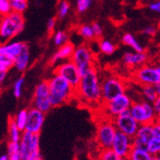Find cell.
Listing matches in <instances>:
<instances>
[{
  "label": "cell",
  "instance_id": "obj_4",
  "mask_svg": "<svg viewBox=\"0 0 160 160\" xmlns=\"http://www.w3.org/2000/svg\"><path fill=\"white\" fill-rule=\"evenodd\" d=\"M117 129L113 121L105 117L96 125L95 141L100 149L111 148L117 134Z\"/></svg>",
  "mask_w": 160,
  "mask_h": 160
},
{
  "label": "cell",
  "instance_id": "obj_7",
  "mask_svg": "<svg viewBox=\"0 0 160 160\" xmlns=\"http://www.w3.org/2000/svg\"><path fill=\"white\" fill-rule=\"evenodd\" d=\"M71 60L78 67L82 77L94 68V56L90 48L85 44L76 47Z\"/></svg>",
  "mask_w": 160,
  "mask_h": 160
},
{
  "label": "cell",
  "instance_id": "obj_46",
  "mask_svg": "<svg viewBox=\"0 0 160 160\" xmlns=\"http://www.w3.org/2000/svg\"><path fill=\"white\" fill-rule=\"evenodd\" d=\"M155 124L157 126L160 128V115H157V118H156V121H155Z\"/></svg>",
  "mask_w": 160,
  "mask_h": 160
},
{
  "label": "cell",
  "instance_id": "obj_12",
  "mask_svg": "<svg viewBox=\"0 0 160 160\" xmlns=\"http://www.w3.org/2000/svg\"><path fill=\"white\" fill-rule=\"evenodd\" d=\"M134 80L142 86H156L160 82V77L157 73L156 67L150 65H142L137 68L133 74Z\"/></svg>",
  "mask_w": 160,
  "mask_h": 160
},
{
  "label": "cell",
  "instance_id": "obj_48",
  "mask_svg": "<svg viewBox=\"0 0 160 160\" xmlns=\"http://www.w3.org/2000/svg\"><path fill=\"white\" fill-rule=\"evenodd\" d=\"M152 160H160V155L153 156V159H152Z\"/></svg>",
  "mask_w": 160,
  "mask_h": 160
},
{
  "label": "cell",
  "instance_id": "obj_13",
  "mask_svg": "<svg viewBox=\"0 0 160 160\" xmlns=\"http://www.w3.org/2000/svg\"><path fill=\"white\" fill-rule=\"evenodd\" d=\"M20 156L22 160H28L32 152L39 150V135L23 132L21 141L19 142Z\"/></svg>",
  "mask_w": 160,
  "mask_h": 160
},
{
  "label": "cell",
  "instance_id": "obj_3",
  "mask_svg": "<svg viewBox=\"0 0 160 160\" xmlns=\"http://www.w3.org/2000/svg\"><path fill=\"white\" fill-rule=\"evenodd\" d=\"M25 28V19L23 14L11 12L0 18V38L9 40L23 32Z\"/></svg>",
  "mask_w": 160,
  "mask_h": 160
},
{
  "label": "cell",
  "instance_id": "obj_50",
  "mask_svg": "<svg viewBox=\"0 0 160 160\" xmlns=\"http://www.w3.org/2000/svg\"><path fill=\"white\" fill-rule=\"evenodd\" d=\"M1 90H2V87H1V82H0V92H1Z\"/></svg>",
  "mask_w": 160,
  "mask_h": 160
},
{
  "label": "cell",
  "instance_id": "obj_18",
  "mask_svg": "<svg viewBox=\"0 0 160 160\" xmlns=\"http://www.w3.org/2000/svg\"><path fill=\"white\" fill-rule=\"evenodd\" d=\"M75 49H76V47L71 42H67L66 44L62 45L61 47L58 48V50L54 53V55L50 60V64H56L60 61L71 60Z\"/></svg>",
  "mask_w": 160,
  "mask_h": 160
},
{
  "label": "cell",
  "instance_id": "obj_24",
  "mask_svg": "<svg viewBox=\"0 0 160 160\" xmlns=\"http://www.w3.org/2000/svg\"><path fill=\"white\" fill-rule=\"evenodd\" d=\"M154 130H155V136L148 143V151L150 153L156 156L160 155V128L154 124Z\"/></svg>",
  "mask_w": 160,
  "mask_h": 160
},
{
  "label": "cell",
  "instance_id": "obj_51",
  "mask_svg": "<svg viewBox=\"0 0 160 160\" xmlns=\"http://www.w3.org/2000/svg\"><path fill=\"white\" fill-rule=\"evenodd\" d=\"M0 18H1V14H0Z\"/></svg>",
  "mask_w": 160,
  "mask_h": 160
},
{
  "label": "cell",
  "instance_id": "obj_35",
  "mask_svg": "<svg viewBox=\"0 0 160 160\" xmlns=\"http://www.w3.org/2000/svg\"><path fill=\"white\" fill-rule=\"evenodd\" d=\"M12 12L10 0H0V14L1 16L7 15Z\"/></svg>",
  "mask_w": 160,
  "mask_h": 160
},
{
  "label": "cell",
  "instance_id": "obj_36",
  "mask_svg": "<svg viewBox=\"0 0 160 160\" xmlns=\"http://www.w3.org/2000/svg\"><path fill=\"white\" fill-rule=\"evenodd\" d=\"M0 62L7 68V69H11L14 67V59H11L7 56H3V55H0Z\"/></svg>",
  "mask_w": 160,
  "mask_h": 160
},
{
  "label": "cell",
  "instance_id": "obj_43",
  "mask_svg": "<svg viewBox=\"0 0 160 160\" xmlns=\"http://www.w3.org/2000/svg\"><path fill=\"white\" fill-rule=\"evenodd\" d=\"M153 107L155 109L156 114L160 115V96H158V98L153 102Z\"/></svg>",
  "mask_w": 160,
  "mask_h": 160
},
{
  "label": "cell",
  "instance_id": "obj_17",
  "mask_svg": "<svg viewBox=\"0 0 160 160\" xmlns=\"http://www.w3.org/2000/svg\"><path fill=\"white\" fill-rule=\"evenodd\" d=\"M148 61V54L145 52H126L123 56V63L130 68H138L144 65Z\"/></svg>",
  "mask_w": 160,
  "mask_h": 160
},
{
  "label": "cell",
  "instance_id": "obj_26",
  "mask_svg": "<svg viewBox=\"0 0 160 160\" xmlns=\"http://www.w3.org/2000/svg\"><path fill=\"white\" fill-rule=\"evenodd\" d=\"M97 160H127L126 158L119 156L112 148H104L100 149Z\"/></svg>",
  "mask_w": 160,
  "mask_h": 160
},
{
  "label": "cell",
  "instance_id": "obj_25",
  "mask_svg": "<svg viewBox=\"0 0 160 160\" xmlns=\"http://www.w3.org/2000/svg\"><path fill=\"white\" fill-rule=\"evenodd\" d=\"M153 155H152L148 150H142L133 148L130 152L127 160H152Z\"/></svg>",
  "mask_w": 160,
  "mask_h": 160
},
{
  "label": "cell",
  "instance_id": "obj_8",
  "mask_svg": "<svg viewBox=\"0 0 160 160\" xmlns=\"http://www.w3.org/2000/svg\"><path fill=\"white\" fill-rule=\"evenodd\" d=\"M32 107L37 108L45 114L53 108L50 102V92L47 81L40 82L34 88L32 99Z\"/></svg>",
  "mask_w": 160,
  "mask_h": 160
},
{
  "label": "cell",
  "instance_id": "obj_22",
  "mask_svg": "<svg viewBox=\"0 0 160 160\" xmlns=\"http://www.w3.org/2000/svg\"><path fill=\"white\" fill-rule=\"evenodd\" d=\"M141 94L142 97V100H145L150 103H153L159 96L155 86H142Z\"/></svg>",
  "mask_w": 160,
  "mask_h": 160
},
{
  "label": "cell",
  "instance_id": "obj_19",
  "mask_svg": "<svg viewBox=\"0 0 160 160\" xmlns=\"http://www.w3.org/2000/svg\"><path fill=\"white\" fill-rule=\"evenodd\" d=\"M154 136H155L154 124H145V125H140V128H138V133L134 138L142 142V143L147 144L148 147L149 142L154 138Z\"/></svg>",
  "mask_w": 160,
  "mask_h": 160
},
{
  "label": "cell",
  "instance_id": "obj_31",
  "mask_svg": "<svg viewBox=\"0 0 160 160\" xmlns=\"http://www.w3.org/2000/svg\"><path fill=\"white\" fill-rule=\"evenodd\" d=\"M70 3L66 0H61L57 6V16L59 19H64L68 16L69 12H70Z\"/></svg>",
  "mask_w": 160,
  "mask_h": 160
},
{
  "label": "cell",
  "instance_id": "obj_45",
  "mask_svg": "<svg viewBox=\"0 0 160 160\" xmlns=\"http://www.w3.org/2000/svg\"><path fill=\"white\" fill-rule=\"evenodd\" d=\"M0 160H9V156L8 154H3L0 156Z\"/></svg>",
  "mask_w": 160,
  "mask_h": 160
},
{
  "label": "cell",
  "instance_id": "obj_14",
  "mask_svg": "<svg viewBox=\"0 0 160 160\" xmlns=\"http://www.w3.org/2000/svg\"><path fill=\"white\" fill-rule=\"evenodd\" d=\"M45 121V113L41 112L40 110L31 107L28 109V121L26 125V132L31 134L39 135L42 130L43 124Z\"/></svg>",
  "mask_w": 160,
  "mask_h": 160
},
{
  "label": "cell",
  "instance_id": "obj_42",
  "mask_svg": "<svg viewBox=\"0 0 160 160\" xmlns=\"http://www.w3.org/2000/svg\"><path fill=\"white\" fill-rule=\"evenodd\" d=\"M28 160H42V155L40 153V150H37L32 153V155L28 158Z\"/></svg>",
  "mask_w": 160,
  "mask_h": 160
},
{
  "label": "cell",
  "instance_id": "obj_15",
  "mask_svg": "<svg viewBox=\"0 0 160 160\" xmlns=\"http://www.w3.org/2000/svg\"><path fill=\"white\" fill-rule=\"evenodd\" d=\"M111 148L119 156L127 159L130 152L133 149V138L125 135L121 132H117Z\"/></svg>",
  "mask_w": 160,
  "mask_h": 160
},
{
  "label": "cell",
  "instance_id": "obj_41",
  "mask_svg": "<svg viewBox=\"0 0 160 160\" xmlns=\"http://www.w3.org/2000/svg\"><path fill=\"white\" fill-rule=\"evenodd\" d=\"M149 9L155 13H160V0L154 1L149 4Z\"/></svg>",
  "mask_w": 160,
  "mask_h": 160
},
{
  "label": "cell",
  "instance_id": "obj_34",
  "mask_svg": "<svg viewBox=\"0 0 160 160\" xmlns=\"http://www.w3.org/2000/svg\"><path fill=\"white\" fill-rule=\"evenodd\" d=\"M92 0H77V11L79 13H85L92 6Z\"/></svg>",
  "mask_w": 160,
  "mask_h": 160
},
{
  "label": "cell",
  "instance_id": "obj_47",
  "mask_svg": "<svg viewBox=\"0 0 160 160\" xmlns=\"http://www.w3.org/2000/svg\"><path fill=\"white\" fill-rule=\"evenodd\" d=\"M155 87H156V89H157V93H158V95L160 96V82L157 83V85H156Z\"/></svg>",
  "mask_w": 160,
  "mask_h": 160
},
{
  "label": "cell",
  "instance_id": "obj_44",
  "mask_svg": "<svg viewBox=\"0 0 160 160\" xmlns=\"http://www.w3.org/2000/svg\"><path fill=\"white\" fill-rule=\"evenodd\" d=\"M8 156H9V160H22L20 153H12V154H8Z\"/></svg>",
  "mask_w": 160,
  "mask_h": 160
},
{
  "label": "cell",
  "instance_id": "obj_37",
  "mask_svg": "<svg viewBox=\"0 0 160 160\" xmlns=\"http://www.w3.org/2000/svg\"><path fill=\"white\" fill-rule=\"evenodd\" d=\"M92 30H93V32H94V36L95 38H100L102 36V33H103V29H102V27L100 26L99 23H97V22H94L92 24Z\"/></svg>",
  "mask_w": 160,
  "mask_h": 160
},
{
  "label": "cell",
  "instance_id": "obj_39",
  "mask_svg": "<svg viewBox=\"0 0 160 160\" xmlns=\"http://www.w3.org/2000/svg\"><path fill=\"white\" fill-rule=\"evenodd\" d=\"M9 71V69H7L1 62H0V82L2 83V82L6 79L7 72Z\"/></svg>",
  "mask_w": 160,
  "mask_h": 160
},
{
  "label": "cell",
  "instance_id": "obj_30",
  "mask_svg": "<svg viewBox=\"0 0 160 160\" xmlns=\"http://www.w3.org/2000/svg\"><path fill=\"white\" fill-rule=\"evenodd\" d=\"M68 38L69 37L67 32H65L64 31H58L53 34V43L58 47H61L62 45L69 42Z\"/></svg>",
  "mask_w": 160,
  "mask_h": 160
},
{
  "label": "cell",
  "instance_id": "obj_52",
  "mask_svg": "<svg viewBox=\"0 0 160 160\" xmlns=\"http://www.w3.org/2000/svg\"><path fill=\"white\" fill-rule=\"evenodd\" d=\"M159 26H160V22H159Z\"/></svg>",
  "mask_w": 160,
  "mask_h": 160
},
{
  "label": "cell",
  "instance_id": "obj_5",
  "mask_svg": "<svg viewBox=\"0 0 160 160\" xmlns=\"http://www.w3.org/2000/svg\"><path fill=\"white\" fill-rule=\"evenodd\" d=\"M130 112L140 125L155 124L157 114L153 107V103L145 100L134 101L130 108Z\"/></svg>",
  "mask_w": 160,
  "mask_h": 160
},
{
  "label": "cell",
  "instance_id": "obj_27",
  "mask_svg": "<svg viewBox=\"0 0 160 160\" xmlns=\"http://www.w3.org/2000/svg\"><path fill=\"white\" fill-rule=\"evenodd\" d=\"M13 118L18 128L22 132H25L28 121V109H21L15 116H13Z\"/></svg>",
  "mask_w": 160,
  "mask_h": 160
},
{
  "label": "cell",
  "instance_id": "obj_29",
  "mask_svg": "<svg viewBox=\"0 0 160 160\" xmlns=\"http://www.w3.org/2000/svg\"><path fill=\"white\" fill-rule=\"evenodd\" d=\"M12 12L23 14L28 8V0H10Z\"/></svg>",
  "mask_w": 160,
  "mask_h": 160
},
{
  "label": "cell",
  "instance_id": "obj_16",
  "mask_svg": "<svg viewBox=\"0 0 160 160\" xmlns=\"http://www.w3.org/2000/svg\"><path fill=\"white\" fill-rule=\"evenodd\" d=\"M28 45L22 41H11V42H4L0 44V55L7 56L15 60L18 55L22 53Z\"/></svg>",
  "mask_w": 160,
  "mask_h": 160
},
{
  "label": "cell",
  "instance_id": "obj_10",
  "mask_svg": "<svg viewBox=\"0 0 160 160\" xmlns=\"http://www.w3.org/2000/svg\"><path fill=\"white\" fill-rule=\"evenodd\" d=\"M53 74L58 75L63 79H65L76 89L79 87L82 79V75L79 71L78 67L74 64V62L72 60L64 61L62 63L58 64L54 68Z\"/></svg>",
  "mask_w": 160,
  "mask_h": 160
},
{
  "label": "cell",
  "instance_id": "obj_40",
  "mask_svg": "<svg viewBox=\"0 0 160 160\" xmlns=\"http://www.w3.org/2000/svg\"><path fill=\"white\" fill-rule=\"evenodd\" d=\"M47 30L49 32H53L54 29H55V26H56V19L55 18H50V19H48L47 21Z\"/></svg>",
  "mask_w": 160,
  "mask_h": 160
},
{
  "label": "cell",
  "instance_id": "obj_2",
  "mask_svg": "<svg viewBox=\"0 0 160 160\" xmlns=\"http://www.w3.org/2000/svg\"><path fill=\"white\" fill-rule=\"evenodd\" d=\"M50 92V102L53 108L60 107L71 102L77 96L76 88H73L65 79L54 75L47 80Z\"/></svg>",
  "mask_w": 160,
  "mask_h": 160
},
{
  "label": "cell",
  "instance_id": "obj_6",
  "mask_svg": "<svg viewBox=\"0 0 160 160\" xmlns=\"http://www.w3.org/2000/svg\"><path fill=\"white\" fill-rule=\"evenodd\" d=\"M127 86L121 78L116 76H108L101 81L102 102H108L117 96L126 93Z\"/></svg>",
  "mask_w": 160,
  "mask_h": 160
},
{
  "label": "cell",
  "instance_id": "obj_33",
  "mask_svg": "<svg viewBox=\"0 0 160 160\" xmlns=\"http://www.w3.org/2000/svg\"><path fill=\"white\" fill-rule=\"evenodd\" d=\"M24 82H25V78L24 77H20L18 80H16L15 82H14L13 93H14V96H15L16 98H20L21 95H22Z\"/></svg>",
  "mask_w": 160,
  "mask_h": 160
},
{
  "label": "cell",
  "instance_id": "obj_38",
  "mask_svg": "<svg viewBox=\"0 0 160 160\" xmlns=\"http://www.w3.org/2000/svg\"><path fill=\"white\" fill-rule=\"evenodd\" d=\"M142 33L144 34V36H148V37L154 36V34L156 33V28L153 26H148L142 30Z\"/></svg>",
  "mask_w": 160,
  "mask_h": 160
},
{
  "label": "cell",
  "instance_id": "obj_20",
  "mask_svg": "<svg viewBox=\"0 0 160 160\" xmlns=\"http://www.w3.org/2000/svg\"><path fill=\"white\" fill-rule=\"evenodd\" d=\"M30 59H31L30 50H29V47H27L26 49L20 55H18L16 59L14 60V68L19 72L26 71L27 68L30 65Z\"/></svg>",
  "mask_w": 160,
  "mask_h": 160
},
{
  "label": "cell",
  "instance_id": "obj_9",
  "mask_svg": "<svg viewBox=\"0 0 160 160\" xmlns=\"http://www.w3.org/2000/svg\"><path fill=\"white\" fill-rule=\"evenodd\" d=\"M133 100H132L131 96L127 93L121 94L117 96L116 98L112 99L111 101L104 102L102 103V109L105 113V117L108 119L113 120L114 118L119 116L124 111L129 110L133 104Z\"/></svg>",
  "mask_w": 160,
  "mask_h": 160
},
{
  "label": "cell",
  "instance_id": "obj_28",
  "mask_svg": "<svg viewBox=\"0 0 160 160\" xmlns=\"http://www.w3.org/2000/svg\"><path fill=\"white\" fill-rule=\"evenodd\" d=\"M99 50L105 55H111L113 54L116 50V46L107 39H101L98 43Z\"/></svg>",
  "mask_w": 160,
  "mask_h": 160
},
{
  "label": "cell",
  "instance_id": "obj_1",
  "mask_svg": "<svg viewBox=\"0 0 160 160\" xmlns=\"http://www.w3.org/2000/svg\"><path fill=\"white\" fill-rule=\"evenodd\" d=\"M76 92V98L81 99L88 106L102 105L101 81L95 67L82 76Z\"/></svg>",
  "mask_w": 160,
  "mask_h": 160
},
{
  "label": "cell",
  "instance_id": "obj_21",
  "mask_svg": "<svg viewBox=\"0 0 160 160\" xmlns=\"http://www.w3.org/2000/svg\"><path fill=\"white\" fill-rule=\"evenodd\" d=\"M8 134L10 142H19L23 135V132L18 128L15 121H14L13 116H10L8 120Z\"/></svg>",
  "mask_w": 160,
  "mask_h": 160
},
{
  "label": "cell",
  "instance_id": "obj_23",
  "mask_svg": "<svg viewBox=\"0 0 160 160\" xmlns=\"http://www.w3.org/2000/svg\"><path fill=\"white\" fill-rule=\"evenodd\" d=\"M122 41L125 45H127L129 47H131L134 51L137 52H144V48L143 46L138 42V39L133 36L132 33H125L123 38H122Z\"/></svg>",
  "mask_w": 160,
  "mask_h": 160
},
{
  "label": "cell",
  "instance_id": "obj_49",
  "mask_svg": "<svg viewBox=\"0 0 160 160\" xmlns=\"http://www.w3.org/2000/svg\"><path fill=\"white\" fill-rule=\"evenodd\" d=\"M156 70H157V73H158V75H159V77H160V65L156 67Z\"/></svg>",
  "mask_w": 160,
  "mask_h": 160
},
{
  "label": "cell",
  "instance_id": "obj_32",
  "mask_svg": "<svg viewBox=\"0 0 160 160\" xmlns=\"http://www.w3.org/2000/svg\"><path fill=\"white\" fill-rule=\"evenodd\" d=\"M79 33L80 36L82 37L83 38H86L88 40H90L95 38L94 36V32H93V30L92 28V25H82L79 28Z\"/></svg>",
  "mask_w": 160,
  "mask_h": 160
},
{
  "label": "cell",
  "instance_id": "obj_11",
  "mask_svg": "<svg viewBox=\"0 0 160 160\" xmlns=\"http://www.w3.org/2000/svg\"><path fill=\"white\" fill-rule=\"evenodd\" d=\"M112 121L118 132H121V133L133 138L136 137L138 130L140 128V124H138L135 120V118L132 116L130 109L124 111L119 116L114 118Z\"/></svg>",
  "mask_w": 160,
  "mask_h": 160
}]
</instances>
